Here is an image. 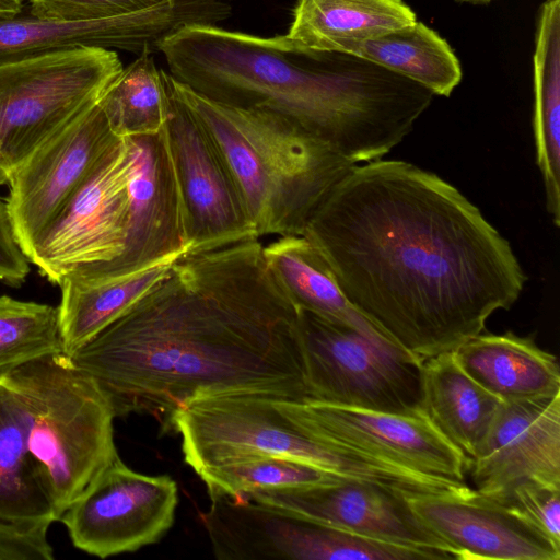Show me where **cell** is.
I'll list each match as a JSON object with an SVG mask.
<instances>
[{
	"mask_svg": "<svg viewBox=\"0 0 560 560\" xmlns=\"http://www.w3.org/2000/svg\"><path fill=\"white\" fill-rule=\"evenodd\" d=\"M302 235L350 303L421 362L481 334L526 282L509 241L481 211L405 161L355 164Z\"/></svg>",
	"mask_w": 560,
	"mask_h": 560,
	"instance_id": "obj_1",
	"label": "cell"
},
{
	"mask_svg": "<svg viewBox=\"0 0 560 560\" xmlns=\"http://www.w3.org/2000/svg\"><path fill=\"white\" fill-rule=\"evenodd\" d=\"M257 236L190 247L167 273L68 355L115 417H154L172 432L189 399L252 393L310 400L300 310L280 287Z\"/></svg>",
	"mask_w": 560,
	"mask_h": 560,
	"instance_id": "obj_2",
	"label": "cell"
},
{
	"mask_svg": "<svg viewBox=\"0 0 560 560\" xmlns=\"http://www.w3.org/2000/svg\"><path fill=\"white\" fill-rule=\"evenodd\" d=\"M159 51L170 74L194 92L287 118L355 164L399 144L433 98L423 85L366 59L311 49L287 35L190 24Z\"/></svg>",
	"mask_w": 560,
	"mask_h": 560,
	"instance_id": "obj_3",
	"label": "cell"
},
{
	"mask_svg": "<svg viewBox=\"0 0 560 560\" xmlns=\"http://www.w3.org/2000/svg\"><path fill=\"white\" fill-rule=\"evenodd\" d=\"M166 75L222 156L257 235H302L355 163L287 118L213 102Z\"/></svg>",
	"mask_w": 560,
	"mask_h": 560,
	"instance_id": "obj_4",
	"label": "cell"
},
{
	"mask_svg": "<svg viewBox=\"0 0 560 560\" xmlns=\"http://www.w3.org/2000/svg\"><path fill=\"white\" fill-rule=\"evenodd\" d=\"M277 398L252 393H217L186 401L172 419L182 436L185 463L197 474L211 466L277 456L314 466L345 480L369 482L405 494L438 490L441 479L322 441L300 428Z\"/></svg>",
	"mask_w": 560,
	"mask_h": 560,
	"instance_id": "obj_5",
	"label": "cell"
},
{
	"mask_svg": "<svg viewBox=\"0 0 560 560\" xmlns=\"http://www.w3.org/2000/svg\"><path fill=\"white\" fill-rule=\"evenodd\" d=\"M0 384L22 405L28 447L59 521L89 482L118 456L113 408L95 381L65 353L31 361Z\"/></svg>",
	"mask_w": 560,
	"mask_h": 560,
	"instance_id": "obj_6",
	"label": "cell"
},
{
	"mask_svg": "<svg viewBox=\"0 0 560 560\" xmlns=\"http://www.w3.org/2000/svg\"><path fill=\"white\" fill-rule=\"evenodd\" d=\"M122 69L114 50L96 47L0 65V186L44 141L94 107Z\"/></svg>",
	"mask_w": 560,
	"mask_h": 560,
	"instance_id": "obj_7",
	"label": "cell"
},
{
	"mask_svg": "<svg viewBox=\"0 0 560 560\" xmlns=\"http://www.w3.org/2000/svg\"><path fill=\"white\" fill-rule=\"evenodd\" d=\"M299 310L310 400L392 413L421 411V361Z\"/></svg>",
	"mask_w": 560,
	"mask_h": 560,
	"instance_id": "obj_8",
	"label": "cell"
},
{
	"mask_svg": "<svg viewBox=\"0 0 560 560\" xmlns=\"http://www.w3.org/2000/svg\"><path fill=\"white\" fill-rule=\"evenodd\" d=\"M210 500L200 518L218 559H418L415 549L361 537L247 498Z\"/></svg>",
	"mask_w": 560,
	"mask_h": 560,
	"instance_id": "obj_9",
	"label": "cell"
},
{
	"mask_svg": "<svg viewBox=\"0 0 560 560\" xmlns=\"http://www.w3.org/2000/svg\"><path fill=\"white\" fill-rule=\"evenodd\" d=\"M177 504L178 488L172 477L138 472L116 456L59 521L74 547L107 558L159 541L173 526Z\"/></svg>",
	"mask_w": 560,
	"mask_h": 560,
	"instance_id": "obj_10",
	"label": "cell"
},
{
	"mask_svg": "<svg viewBox=\"0 0 560 560\" xmlns=\"http://www.w3.org/2000/svg\"><path fill=\"white\" fill-rule=\"evenodd\" d=\"M129 175L128 140L118 137L27 256L50 283L58 285L80 267L107 264L121 255Z\"/></svg>",
	"mask_w": 560,
	"mask_h": 560,
	"instance_id": "obj_11",
	"label": "cell"
},
{
	"mask_svg": "<svg viewBox=\"0 0 560 560\" xmlns=\"http://www.w3.org/2000/svg\"><path fill=\"white\" fill-rule=\"evenodd\" d=\"M276 402L322 441L416 472L465 482L469 458L422 411L392 413L312 400Z\"/></svg>",
	"mask_w": 560,
	"mask_h": 560,
	"instance_id": "obj_12",
	"label": "cell"
},
{
	"mask_svg": "<svg viewBox=\"0 0 560 560\" xmlns=\"http://www.w3.org/2000/svg\"><path fill=\"white\" fill-rule=\"evenodd\" d=\"M126 138L130 175L124 250L107 264L80 267L70 276L102 279L129 275L192 246L165 126L155 135Z\"/></svg>",
	"mask_w": 560,
	"mask_h": 560,
	"instance_id": "obj_13",
	"label": "cell"
},
{
	"mask_svg": "<svg viewBox=\"0 0 560 560\" xmlns=\"http://www.w3.org/2000/svg\"><path fill=\"white\" fill-rule=\"evenodd\" d=\"M117 138L98 102L44 141L15 170L5 202L26 257Z\"/></svg>",
	"mask_w": 560,
	"mask_h": 560,
	"instance_id": "obj_14",
	"label": "cell"
},
{
	"mask_svg": "<svg viewBox=\"0 0 560 560\" xmlns=\"http://www.w3.org/2000/svg\"><path fill=\"white\" fill-rule=\"evenodd\" d=\"M222 0H174L110 19L61 22L23 12L0 19V65L81 47L154 52L166 37L190 24H217L230 15Z\"/></svg>",
	"mask_w": 560,
	"mask_h": 560,
	"instance_id": "obj_15",
	"label": "cell"
},
{
	"mask_svg": "<svg viewBox=\"0 0 560 560\" xmlns=\"http://www.w3.org/2000/svg\"><path fill=\"white\" fill-rule=\"evenodd\" d=\"M407 495L374 483L340 480L268 488L241 497L361 537L456 559L453 549L416 515Z\"/></svg>",
	"mask_w": 560,
	"mask_h": 560,
	"instance_id": "obj_16",
	"label": "cell"
},
{
	"mask_svg": "<svg viewBox=\"0 0 560 560\" xmlns=\"http://www.w3.org/2000/svg\"><path fill=\"white\" fill-rule=\"evenodd\" d=\"M161 71L168 95L165 129L185 203L191 247H217L259 237L218 149L175 93L166 72Z\"/></svg>",
	"mask_w": 560,
	"mask_h": 560,
	"instance_id": "obj_17",
	"label": "cell"
},
{
	"mask_svg": "<svg viewBox=\"0 0 560 560\" xmlns=\"http://www.w3.org/2000/svg\"><path fill=\"white\" fill-rule=\"evenodd\" d=\"M468 472L498 501L523 482L560 487V393L502 401Z\"/></svg>",
	"mask_w": 560,
	"mask_h": 560,
	"instance_id": "obj_18",
	"label": "cell"
},
{
	"mask_svg": "<svg viewBox=\"0 0 560 560\" xmlns=\"http://www.w3.org/2000/svg\"><path fill=\"white\" fill-rule=\"evenodd\" d=\"M422 523L456 559L559 560L557 548L504 503L463 485L407 495Z\"/></svg>",
	"mask_w": 560,
	"mask_h": 560,
	"instance_id": "obj_19",
	"label": "cell"
},
{
	"mask_svg": "<svg viewBox=\"0 0 560 560\" xmlns=\"http://www.w3.org/2000/svg\"><path fill=\"white\" fill-rule=\"evenodd\" d=\"M453 353L475 382L503 401L560 393L557 358L539 348L532 337L511 331L481 332Z\"/></svg>",
	"mask_w": 560,
	"mask_h": 560,
	"instance_id": "obj_20",
	"label": "cell"
},
{
	"mask_svg": "<svg viewBox=\"0 0 560 560\" xmlns=\"http://www.w3.org/2000/svg\"><path fill=\"white\" fill-rule=\"evenodd\" d=\"M503 400L475 382L453 351L422 362L421 411L467 458H474Z\"/></svg>",
	"mask_w": 560,
	"mask_h": 560,
	"instance_id": "obj_21",
	"label": "cell"
},
{
	"mask_svg": "<svg viewBox=\"0 0 560 560\" xmlns=\"http://www.w3.org/2000/svg\"><path fill=\"white\" fill-rule=\"evenodd\" d=\"M262 253L273 277L299 308L374 341L394 345L350 303L324 258L303 235L278 236L264 245Z\"/></svg>",
	"mask_w": 560,
	"mask_h": 560,
	"instance_id": "obj_22",
	"label": "cell"
},
{
	"mask_svg": "<svg viewBox=\"0 0 560 560\" xmlns=\"http://www.w3.org/2000/svg\"><path fill=\"white\" fill-rule=\"evenodd\" d=\"M533 130L546 208L560 224V0H545L536 15L533 55Z\"/></svg>",
	"mask_w": 560,
	"mask_h": 560,
	"instance_id": "obj_23",
	"label": "cell"
},
{
	"mask_svg": "<svg viewBox=\"0 0 560 560\" xmlns=\"http://www.w3.org/2000/svg\"><path fill=\"white\" fill-rule=\"evenodd\" d=\"M182 254L118 277H63L58 311L65 354H72L145 294Z\"/></svg>",
	"mask_w": 560,
	"mask_h": 560,
	"instance_id": "obj_24",
	"label": "cell"
},
{
	"mask_svg": "<svg viewBox=\"0 0 560 560\" xmlns=\"http://www.w3.org/2000/svg\"><path fill=\"white\" fill-rule=\"evenodd\" d=\"M287 36L311 49L342 52L417 21L402 0H298Z\"/></svg>",
	"mask_w": 560,
	"mask_h": 560,
	"instance_id": "obj_25",
	"label": "cell"
},
{
	"mask_svg": "<svg viewBox=\"0 0 560 560\" xmlns=\"http://www.w3.org/2000/svg\"><path fill=\"white\" fill-rule=\"evenodd\" d=\"M0 518L47 523L58 515L38 463L32 455L22 405L0 384Z\"/></svg>",
	"mask_w": 560,
	"mask_h": 560,
	"instance_id": "obj_26",
	"label": "cell"
},
{
	"mask_svg": "<svg viewBox=\"0 0 560 560\" xmlns=\"http://www.w3.org/2000/svg\"><path fill=\"white\" fill-rule=\"evenodd\" d=\"M342 52L415 81L434 95L450 96L463 78L459 60L450 44L420 21L350 43Z\"/></svg>",
	"mask_w": 560,
	"mask_h": 560,
	"instance_id": "obj_27",
	"label": "cell"
},
{
	"mask_svg": "<svg viewBox=\"0 0 560 560\" xmlns=\"http://www.w3.org/2000/svg\"><path fill=\"white\" fill-rule=\"evenodd\" d=\"M151 55L144 51L122 69L100 101L118 137L155 135L166 124L168 95Z\"/></svg>",
	"mask_w": 560,
	"mask_h": 560,
	"instance_id": "obj_28",
	"label": "cell"
},
{
	"mask_svg": "<svg viewBox=\"0 0 560 560\" xmlns=\"http://www.w3.org/2000/svg\"><path fill=\"white\" fill-rule=\"evenodd\" d=\"M65 353L58 306L0 295V381L39 358Z\"/></svg>",
	"mask_w": 560,
	"mask_h": 560,
	"instance_id": "obj_29",
	"label": "cell"
},
{
	"mask_svg": "<svg viewBox=\"0 0 560 560\" xmlns=\"http://www.w3.org/2000/svg\"><path fill=\"white\" fill-rule=\"evenodd\" d=\"M210 498L241 497L268 488L329 485L340 480L308 464L277 456L247 458L211 466L197 472Z\"/></svg>",
	"mask_w": 560,
	"mask_h": 560,
	"instance_id": "obj_30",
	"label": "cell"
},
{
	"mask_svg": "<svg viewBox=\"0 0 560 560\" xmlns=\"http://www.w3.org/2000/svg\"><path fill=\"white\" fill-rule=\"evenodd\" d=\"M28 13L40 20L98 21L144 11L174 0H26Z\"/></svg>",
	"mask_w": 560,
	"mask_h": 560,
	"instance_id": "obj_31",
	"label": "cell"
},
{
	"mask_svg": "<svg viewBox=\"0 0 560 560\" xmlns=\"http://www.w3.org/2000/svg\"><path fill=\"white\" fill-rule=\"evenodd\" d=\"M500 502L516 512L560 549V487L523 482Z\"/></svg>",
	"mask_w": 560,
	"mask_h": 560,
	"instance_id": "obj_32",
	"label": "cell"
},
{
	"mask_svg": "<svg viewBox=\"0 0 560 560\" xmlns=\"http://www.w3.org/2000/svg\"><path fill=\"white\" fill-rule=\"evenodd\" d=\"M47 523H18L0 518V560H51Z\"/></svg>",
	"mask_w": 560,
	"mask_h": 560,
	"instance_id": "obj_33",
	"label": "cell"
},
{
	"mask_svg": "<svg viewBox=\"0 0 560 560\" xmlns=\"http://www.w3.org/2000/svg\"><path fill=\"white\" fill-rule=\"evenodd\" d=\"M30 264L15 238L7 202L0 198V281L21 287L31 272Z\"/></svg>",
	"mask_w": 560,
	"mask_h": 560,
	"instance_id": "obj_34",
	"label": "cell"
},
{
	"mask_svg": "<svg viewBox=\"0 0 560 560\" xmlns=\"http://www.w3.org/2000/svg\"><path fill=\"white\" fill-rule=\"evenodd\" d=\"M25 0H0V19H11L20 15Z\"/></svg>",
	"mask_w": 560,
	"mask_h": 560,
	"instance_id": "obj_35",
	"label": "cell"
},
{
	"mask_svg": "<svg viewBox=\"0 0 560 560\" xmlns=\"http://www.w3.org/2000/svg\"><path fill=\"white\" fill-rule=\"evenodd\" d=\"M458 3H467V4H474V5H485L489 4L493 0H455Z\"/></svg>",
	"mask_w": 560,
	"mask_h": 560,
	"instance_id": "obj_36",
	"label": "cell"
}]
</instances>
